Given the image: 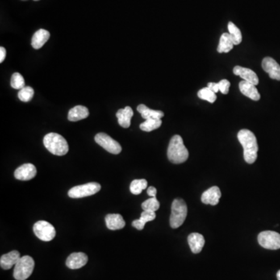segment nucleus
<instances>
[{
    "label": "nucleus",
    "mask_w": 280,
    "mask_h": 280,
    "mask_svg": "<svg viewBox=\"0 0 280 280\" xmlns=\"http://www.w3.org/2000/svg\"><path fill=\"white\" fill-rule=\"evenodd\" d=\"M237 139L244 148V160L248 164H254L257 160L258 151L256 135L250 130L241 129L237 134Z\"/></svg>",
    "instance_id": "f257e3e1"
},
{
    "label": "nucleus",
    "mask_w": 280,
    "mask_h": 280,
    "mask_svg": "<svg viewBox=\"0 0 280 280\" xmlns=\"http://www.w3.org/2000/svg\"><path fill=\"white\" fill-rule=\"evenodd\" d=\"M189 155V151L185 147L181 136L179 135H173L168 146V160L173 164H182L188 160Z\"/></svg>",
    "instance_id": "f03ea898"
},
{
    "label": "nucleus",
    "mask_w": 280,
    "mask_h": 280,
    "mask_svg": "<svg viewBox=\"0 0 280 280\" xmlns=\"http://www.w3.org/2000/svg\"><path fill=\"white\" fill-rule=\"evenodd\" d=\"M44 147L52 154L56 156H64L69 152V145L65 140L59 134L51 132L47 134L43 139Z\"/></svg>",
    "instance_id": "7ed1b4c3"
},
{
    "label": "nucleus",
    "mask_w": 280,
    "mask_h": 280,
    "mask_svg": "<svg viewBox=\"0 0 280 280\" xmlns=\"http://www.w3.org/2000/svg\"><path fill=\"white\" fill-rule=\"evenodd\" d=\"M188 214V207L183 199L176 198L172 202L170 225L173 229L178 228L183 224Z\"/></svg>",
    "instance_id": "20e7f679"
},
{
    "label": "nucleus",
    "mask_w": 280,
    "mask_h": 280,
    "mask_svg": "<svg viewBox=\"0 0 280 280\" xmlns=\"http://www.w3.org/2000/svg\"><path fill=\"white\" fill-rule=\"evenodd\" d=\"M35 263L29 256L21 257L14 267V277L16 280H26L31 277L35 269Z\"/></svg>",
    "instance_id": "39448f33"
},
{
    "label": "nucleus",
    "mask_w": 280,
    "mask_h": 280,
    "mask_svg": "<svg viewBox=\"0 0 280 280\" xmlns=\"http://www.w3.org/2000/svg\"><path fill=\"white\" fill-rule=\"evenodd\" d=\"M101 186L97 182H90L85 185L75 186L68 193V195L72 198H81L95 194L101 190Z\"/></svg>",
    "instance_id": "423d86ee"
},
{
    "label": "nucleus",
    "mask_w": 280,
    "mask_h": 280,
    "mask_svg": "<svg viewBox=\"0 0 280 280\" xmlns=\"http://www.w3.org/2000/svg\"><path fill=\"white\" fill-rule=\"evenodd\" d=\"M258 241L265 249L278 250L280 248V235L275 231H266L260 233Z\"/></svg>",
    "instance_id": "0eeeda50"
},
{
    "label": "nucleus",
    "mask_w": 280,
    "mask_h": 280,
    "mask_svg": "<svg viewBox=\"0 0 280 280\" xmlns=\"http://www.w3.org/2000/svg\"><path fill=\"white\" fill-rule=\"evenodd\" d=\"M33 230L38 238L43 241H51L56 237L55 227L51 223L44 220H40L35 223Z\"/></svg>",
    "instance_id": "6e6552de"
},
{
    "label": "nucleus",
    "mask_w": 280,
    "mask_h": 280,
    "mask_svg": "<svg viewBox=\"0 0 280 280\" xmlns=\"http://www.w3.org/2000/svg\"><path fill=\"white\" fill-rule=\"evenodd\" d=\"M96 143L103 147L105 151L111 152L112 154H118L122 152V147L118 142L115 141L111 136L104 132H100L95 136Z\"/></svg>",
    "instance_id": "1a4fd4ad"
},
{
    "label": "nucleus",
    "mask_w": 280,
    "mask_h": 280,
    "mask_svg": "<svg viewBox=\"0 0 280 280\" xmlns=\"http://www.w3.org/2000/svg\"><path fill=\"white\" fill-rule=\"evenodd\" d=\"M37 174V169L32 164H24L16 169L14 177L20 181H29Z\"/></svg>",
    "instance_id": "9d476101"
},
{
    "label": "nucleus",
    "mask_w": 280,
    "mask_h": 280,
    "mask_svg": "<svg viewBox=\"0 0 280 280\" xmlns=\"http://www.w3.org/2000/svg\"><path fill=\"white\" fill-rule=\"evenodd\" d=\"M261 66L264 71L269 73L271 79L280 81V65L274 59L265 57L262 60Z\"/></svg>",
    "instance_id": "9b49d317"
},
{
    "label": "nucleus",
    "mask_w": 280,
    "mask_h": 280,
    "mask_svg": "<svg viewBox=\"0 0 280 280\" xmlns=\"http://www.w3.org/2000/svg\"><path fill=\"white\" fill-rule=\"evenodd\" d=\"M88 261V257L86 254L83 252H76L71 254L69 257L67 258V267L71 269H78L82 268L86 265Z\"/></svg>",
    "instance_id": "f8f14e48"
},
{
    "label": "nucleus",
    "mask_w": 280,
    "mask_h": 280,
    "mask_svg": "<svg viewBox=\"0 0 280 280\" xmlns=\"http://www.w3.org/2000/svg\"><path fill=\"white\" fill-rule=\"evenodd\" d=\"M221 197V192L217 186H214L202 193L201 200L206 205L215 206L219 203Z\"/></svg>",
    "instance_id": "ddd939ff"
},
{
    "label": "nucleus",
    "mask_w": 280,
    "mask_h": 280,
    "mask_svg": "<svg viewBox=\"0 0 280 280\" xmlns=\"http://www.w3.org/2000/svg\"><path fill=\"white\" fill-rule=\"evenodd\" d=\"M233 72L235 75L240 76V78H242L243 80H246L251 84H253L256 86L259 83V80H258L257 74L253 70L248 69V68L236 65L233 69Z\"/></svg>",
    "instance_id": "4468645a"
},
{
    "label": "nucleus",
    "mask_w": 280,
    "mask_h": 280,
    "mask_svg": "<svg viewBox=\"0 0 280 280\" xmlns=\"http://www.w3.org/2000/svg\"><path fill=\"white\" fill-rule=\"evenodd\" d=\"M239 89L244 96L249 97L250 99L253 100V101H259L261 98V95L256 88V85L246 80L240 81L239 84Z\"/></svg>",
    "instance_id": "2eb2a0df"
},
{
    "label": "nucleus",
    "mask_w": 280,
    "mask_h": 280,
    "mask_svg": "<svg viewBox=\"0 0 280 280\" xmlns=\"http://www.w3.org/2000/svg\"><path fill=\"white\" fill-rule=\"evenodd\" d=\"M20 258H21V254L18 251H12L9 253L5 254L1 256L0 258L1 268L4 270L10 269L18 263Z\"/></svg>",
    "instance_id": "dca6fc26"
},
{
    "label": "nucleus",
    "mask_w": 280,
    "mask_h": 280,
    "mask_svg": "<svg viewBox=\"0 0 280 280\" xmlns=\"http://www.w3.org/2000/svg\"><path fill=\"white\" fill-rule=\"evenodd\" d=\"M188 243L193 253H200L205 245L204 237L198 233H193L188 237Z\"/></svg>",
    "instance_id": "f3484780"
},
{
    "label": "nucleus",
    "mask_w": 280,
    "mask_h": 280,
    "mask_svg": "<svg viewBox=\"0 0 280 280\" xmlns=\"http://www.w3.org/2000/svg\"><path fill=\"white\" fill-rule=\"evenodd\" d=\"M105 223L111 231L120 230L126 226V222L120 214H108L105 216Z\"/></svg>",
    "instance_id": "a211bd4d"
},
{
    "label": "nucleus",
    "mask_w": 280,
    "mask_h": 280,
    "mask_svg": "<svg viewBox=\"0 0 280 280\" xmlns=\"http://www.w3.org/2000/svg\"><path fill=\"white\" fill-rule=\"evenodd\" d=\"M118 124L123 128H129L131 125V119L133 116V111L129 106L124 109H119L116 114Z\"/></svg>",
    "instance_id": "6ab92c4d"
},
{
    "label": "nucleus",
    "mask_w": 280,
    "mask_h": 280,
    "mask_svg": "<svg viewBox=\"0 0 280 280\" xmlns=\"http://www.w3.org/2000/svg\"><path fill=\"white\" fill-rule=\"evenodd\" d=\"M50 38V33L44 29H40L33 35L31 45L35 49H40L42 46L48 42Z\"/></svg>",
    "instance_id": "aec40b11"
},
{
    "label": "nucleus",
    "mask_w": 280,
    "mask_h": 280,
    "mask_svg": "<svg viewBox=\"0 0 280 280\" xmlns=\"http://www.w3.org/2000/svg\"><path fill=\"white\" fill-rule=\"evenodd\" d=\"M88 116H89V110L87 108L84 107L82 105H77L69 110L68 119L71 122H77L85 119Z\"/></svg>",
    "instance_id": "412c9836"
},
{
    "label": "nucleus",
    "mask_w": 280,
    "mask_h": 280,
    "mask_svg": "<svg viewBox=\"0 0 280 280\" xmlns=\"http://www.w3.org/2000/svg\"><path fill=\"white\" fill-rule=\"evenodd\" d=\"M234 42L229 33H223L219 39V45L217 47V52L219 53H227L231 52L234 48Z\"/></svg>",
    "instance_id": "4be33fe9"
},
{
    "label": "nucleus",
    "mask_w": 280,
    "mask_h": 280,
    "mask_svg": "<svg viewBox=\"0 0 280 280\" xmlns=\"http://www.w3.org/2000/svg\"><path fill=\"white\" fill-rule=\"evenodd\" d=\"M155 218H156L155 212L143 211V213H142L140 219H135V220L132 222L131 225H132V227L137 229L139 231H142V230L144 228V227H145V224L147 222L154 220Z\"/></svg>",
    "instance_id": "5701e85b"
},
{
    "label": "nucleus",
    "mask_w": 280,
    "mask_h": 280,
    "mask_svg": "<svg viewBox=\"0 0 280 280\" xmlns=\"http://www.w3.org/2000/svg\"><path fill=\"white\" fill-rule=\"evenodd\" d=\"M137 111L141 114L142 117L144 119L149 118H155V119H161L164 116L163 111H156L147 107L145 105H139L137 107Z\"/></svg>",
    "instance_id": "b1692460"
},
{
    "label": "nucleus",
    "mask_w": 280,
    "mask_h": 280,
    "mask_svg": "<svg viewBox=\"0 0 280 280\" xmlns=\"http://www.w3.org/2000/svg\"><path fill=\"white\" fill-rule=\"evenodd\" d=\"M231 86V83L227 80H222L219 83H209L208 87L213 90L214 93L218 91L221 92L223 94H227L229 93V89Z\"/></svg>",
    "instance_id": "393cba45"
},
{
    "label": "nucleus",
    "mask_w": 280,
    "mask_h": 280,
    "mask_svg": "<svg viewBox=\"0 0 280 280\" xmlns=\"http://www.w3.org/2000/svg\"><path fill=\"white\" fill-rule=\"evenodd\" d=\"M161 125H162V121H161V119L149 118V119H147L145 122L141 123L140 126H139V128L144 131H152V130L160 128Z\"/></svg>",
    "instance_id": "a878e982"
},
{
    "label": "nucleus",
    "mask_w": 280,
    "mask_h": 280,
    "mask_svg": "<svg viewBox=\"0 0 280 280\" xmlns=\"http://www.w3.org/2000/svg\"><path fill=\"white\" fill-rule=\"evenodd\" d=\"M228 30L229 34L231 35L233 42H234V44L237 45V44H240L242 42V35H241L240 29L237 27L235 23H232V22H229Z\"/></svg>",
    "instance_id": "bb28decb"
},
{
    "label": "nucleus",
    "mask_w": 280,
    "mask_h": 280,
    "mask_svg": "<svg viewBox=\"0 0 280 280\" xmlns=\"http://www.w3.org/2000/svg\"><path fill=\"white\" fill-rule=\"evenodd\" d=\"M147 180L145 179H136L131 181L130 185V192L133 194H139L142 193L143 190L147 189Z\"/></svg>",
    "instance_id": "cd10ccee"
},
{
    "label": "nucleus",
    "mask_w": 280,
    "mask_h": 280,
    "mask_svg": "<svg viewBox=\"0 0 280 280\" xmlns=\"http://www.w3.org/2000/svg\"><path fill=\"white\" fill-rule=\"evenodd\" d=\"M160 208V202L156 197H151L142 203L143 211L156 212Z\"/></svg>",
    "instance_id": "c85d7f7f"
},
{
    "label": "nucleus",
    "mask_w": 280,
    "mask_h": 280,
    "mask_svg": "<svg viewBox=\"0 0 280 280\" xmlns=\"http://www.w3.org/2000/svg\"><path fill=\"white\" fill-rule=\"evenodd\" d=\"M198 97L200 99L209 101L210 103H214L216 100V94L213 90H210L208 86L202 88L198 92Z\"/></svg>",
    "instance_id": "c756f323"
},
{
    "label": "nucleus",
    "mask_w": 280,
    "mask_h": 280,
    "mask_svg": "<svg viewBox=\"0 0 280 280\" xmlns=\"http://www.w3.org/2000/svg\"><path fill=\"white\" fill-rule=\"evenodd\" d=\"M35 94V90L31 86H24L18 92V97L23 102H28L31 101Z\"/></svg>",
    "instance_id": "7c9ffc66"
},
{
    "label": "nucleus",
    "mask_w": 280,
    "mask_h": 280,
    "mask_svg": "<svg viewBox=\"0 0 280 280\" xmlns=\"http://www.w3.org/2000/svg\"><path fill=\"white\" fill-rule=\"evenodd\" d=\"M10 84H11L12 87L17 89V90H21L24 86H25L24 79H23L22 75L20 74L19 73H15L13 74Z\"/></svg>",
    "instance_id": "2f4dec72"
},
{
    "label": "nucleus",
    "mask_w": 280,
    "mask_h": 280,
    "mask_svg": "<svg viewBox=\"0 0 280 280\" xmlns=\"http://www.w3.org/2000/svg\"><path fill=\"white\" fill-rule=\"evenodd\" d=\"M147 194L151 197H156V189L154 187H149L147 189Z\"/></svg>",
    "instance_id": "473e14b6"
},
{
    "label": "nucleus",
    "mask_w": 280,
    "mask_h": 280,
    "mask_svg": "<svg viewBox=\"0 0 280 280\" xmlns=\"http://www.w3.org/2000/svg\"><path fill=\"white\" fill-rule=\"evenodd\" d=\"M6 48H3V47H1V48H0V63H2V62L4 61V59L6 58Z\"/></svg>",
    "instance_id": "72a5a7b5"
},
{
    "label": "nucleus",
    "mask_w": 280,
    "mask_h": 280,
    "mask_svg": "<svg viewBox=\"0 0 280 280\" xmlns=\"http://www.w3.org/2000/svg\"><path fill=\"white\" fill-rule=\"evenodd\" d=\"M277 279L278 280H280V270L278 271V273H277Z\"/></svg>",
    "instance_id": "f704fd0d"
},
{
    "label": "nucleus",
    "mask_w": 280,
    "mask_h": 280,
    "mask_svg": "<svg viewBox=\"0 0 280 280\" xmlns=\"http://www.w3.org/2000/svg\"><path fill=\"white\" fill-rule=\"evenodd\" d=\"M34 1H39V0H34Z\"/></svg>",
    "instance_id": "c9c22d12"
},
{
    "label": "nucleus",
    "mask_w": 280,
    "mask_h": 280,
    "mask_svg": "<svg viewBox=\"0 0 280 280\" xmlns=\"http://www.w3.org/2000/svg\"><path fill=\"white\" fill-rule=\"evenodd\" d=\"M23 1H26V0H23Z\"/></svg>",
    "instance_id": "e433bc0d"
}]
</instances>
